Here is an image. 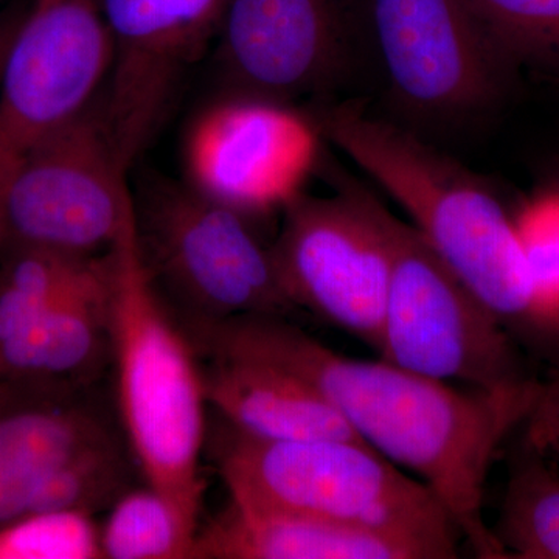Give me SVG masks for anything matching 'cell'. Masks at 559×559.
Returning <instances> with one entry per match:
<instances>
[{
	"mask_svg": "<svg viewBox=\"0 0 559 559\" xmlns=\"http://www.w3.org/2000/svg\"><path fill=\"white\" fill-rule=\"evenodd\" d=\"M183 330L200 355L260 360L310 385L367 447L436 492L477 558H509L485 522V488L500 448L524 425L540 381L503 392L457 389L381 358H347L274 316Z\"/></svg>",
	"mask_w": 559,
	"mask_h": 559,
	"instance_id": "cell-1",
	"label": "cell"
},
{
	"mask_svg": "<svg viewBox=\"0 0 559 559\" xmlns=\"http://www.w3.org/2000/svg\"><path fill=\"white\" fill-rule=\"evenodd\" d=\"M310 116L322 139L409 215L518 344L559 369V320L540 304L514 218L485 180L414 131L371 116L359 102L319 103Z\"/></svg>",
	"mask_w": 559,
	"mask_h": 559,
	"instance_id": "cell-2",
	"label": "cell"
},
{
	"mask_svg": "<svg viewBox=\"0 0 559 559\" xmlns=\"http://www.w3.org/2000/svg\"><path fill=\"white\" fill-rule=\"evenodd\" d=\"M110 259V342L127 443L146 484L164 492L198 532L207 440L204 373L193 342L143 263L134 200Z\"/></svg>",
	"mask_w": 559,
	"mask_h": 559,
	"instance_id": "cell-3",
	"label": "cell"
},
{
	"mask_svg": "<svg viewBox=\"0 0 559 559\" xmlns=\"http://www.w3.org/2000/svg\"><path fill=\"white\" fill-rule=\"evenodd\" d=\"M213 429V462L234 502L414 540L432 559L459 557V530L436 492L367 444L257 439L224 419Z\"/></svg>",
	"mask_w": 559,
	"mask_h": 559,
	"instance_id": "cell-4",
	"label": "cell"
},
{
	"mask_svg": "<svg viewBox=\"0 0 559 559\" xmlns=\"http://www.w3.org/2000/svg\"><path fill=\"white\" fill-rule=\"evenodd\" d=\"M134 200L135 235L154 285L180 325L297 312L252 219L194 190L151 179Z\"/></svg>",
	"mask_w": 559,
	"mask_h": 559,
	"instance_id": "cell-5",
	"label": "cell"
},
{
	"mask_svg": "<svg viewBox=\"0 0 559 559\" xmlns=\"http://www.w3.org/2000/svg\"><path fill=\"white\" fill-rule=\"evenodd\" d=\"M370 61L401 127L450 130L496 116L522 73L466 0H364Z\"/></svg>",
	"mask_w": 559,
	"mask_h": 559,
	"instance_id": "cell-6",
	"label": "cell"
},
{
	"mask_svg": "<svg viewBox=\"0 0 559 559\" xmlns=\"http://www.w3.org/2000/svg\"><path fill=\"white\" fill-rule=\"evenodd\" d=\"M390 277L380 358L447 384L503 392L527 388L525 349L444 264L412 224L385 210Z\"/></svg>",
	"mask_w": 559,
	"mask_h": 559,
	"instance_id": "cell-7",
	"label": "cell"
},
{
	"mask_svg": "<svg viewBox=\"0 0 559 559\" xmlns=\"http://www.w3.org/2000/svg\"><path fill=\"white\" fill-rule=\"evenodd\" d=\"M330 178L336 194L304 191L283 210L271 245L275 270L297 310L378 352L392 277L388 207L347 173Z\"/></svg>",
	"mask_w": 559,
	"mask_h": 559,
	"instance_id": "cell-8",
	"label": "cell"
},
{
	"mask_svg": "<svg viewBox=\"0 0 559 559\" xmlns=\"http://www.w3.org/2000/svg\"><path fill=\"white\" fill-rule=\"evenodd\" d=\"M212 53L224 97L336 102L371 64L364 0H229Z\"/></svg>",
	"mask_w": 559,
	"mask_h": 559,
	"instance_id": "cell-9",
	"label": "cell"
},
{
	"mask_svg": "<svg viewBox=\"0 0 559 559\" xmlns=\"http://www.w3.org/2000/svg\"><path fill=\"white\" fill-rule=\"evenodd\" d=\"M103 90L24 165L0 210V255L109 252L132 202Z\"/></svg>",
	"mask_w": 559,
	"mask_h": 559,
	"instance_id": "cell-10",
	"label": "cell"
},
{
	"mask_svg": "<svg viewBox=\"0 0 559 559\" xmlns=\"http://www.w3.org/2000/svg\"><path fill=\"white\" fill-rule=\"evenodd\" d=\"M109 40L98 0H31L0 75V210L11 183L98 94Z\"/></svg>",
	"mask_w": 559,
	"mask_h": 559,
	"instance_id": "cell-11",
	"label": "cell"
},
{
	"mask_svg": "<svg viewBox=\"0 0 559 559\" xmlns=\"http://www.w3.org/2000/svg\"><path fill=\"white\" fill-rule=\"evenodd\" d=\"M227 5L229 0H98L109 40L103 100L127 170L164 128L189 70L215 46Z\"/></svg>",
	"mask_w": 559,
	"mask_h": 559,
	"instance_id": "cell-12",
	"label": "cell"
},
{
	"mask_svg": "<svg viewBox=\"0 0 559 559\" xmlns=\"http://www.w3.org/2000/svg\"><path fill=\"white\" fill-rule=\"evenodd\" d=\"M320 140L310 112L296 106L223 95L191 124L187 182L253 223L282 215L304 193Z\"/></svg>",
	"mask_w": 559,
	"mask_h": 559,
	"instance_id": "cell-13",
	"label": "cell"
},
{
	"mask_svg": "<svg viewBox=\"0 0 559 559\" xmlns=\"http://www.w3.org/2000/svg\"><path fill=\"white\" fill-rule=\"evenodd\" d=\"M194 559H432L414 540L230 500L198 528Z\"/></svg>",
	"mask_w": 559,
	"mask_h": 559,
	"instance_id": "cell-14",
	"label": "cell"
},
{
	"mask_svg": "<svg viewBox=\"0 0 559 559\" xmlns=\"http://www.w3.org/2000/svg\"><path fill=\"white\" fill-rule=\"evenodd\" d=\"M209 358L202 367L207 403L231 428L272 441L364 443L329 401L288 371L237 356Z\"/></svg>",
	"mask_w": 559,
	"mask_h": 559,
	"instance_id": "cell-15",
	"label": "cell"
},
{
	"mask_svg": "<svg viewBox=\"0 0 559 559\" xmlns=\"http://www.w3.org/2000/svg\"><path fill=\"white\" fill-rule=\"evenodd\" d=\"M110 250L80 283L24 330L0 345V370L66 385H86L110 342Z\"/></svg>",
	"mask_w": 559,
	"mask_h": 559,
	"instance_id": "cell-16",
	"label": "cell"
},
{
	"mask_svg": "<svg viewBox=\"0 0 559 559\" xmlns=\"http://www.w3.org/2000/svg\"><path fill=\"white\" fill-rule=\"evenodd\" d=\"M116 436L90 401L68 400L0 417V528L25 516L51 474Z\"/></svg>",
	"mask_w": 559,
	"mask_h": 559,
	"instance_id": "cell-17",
	"label": "cell"
},
{
	"mask_svg": "<svg viewBox=\"0 0 559 559\" xmlns=\"http://www.w3.org/2000/svg\"><path fill=\"white\" fill-rule=\"evenodd\" d=\"M528 440L514 452L498 525L509 558L559 559V468Z\"/></svg>",
	"mask_w": 559,
	"mask_h": 559,
	"instance_id": "cell-18",
	"label": "cell"
},
{
	"mask_svg": "<svg viewBox=\"0 0 559 559\" xmlns=\"http://www.w3.org/2000/svg\"><path fill=\"white\" fill-rule=\"evenodd\" d=\"M197 533L164 492L146 484L110 507L100 530L102 558L189 559Z\"/></svg>",
	"mask_w": 559,
	"mask_h": 559,
	"instance_id": "cell-19",
	"label": "cell"
},
{
	"mask_svg": "<svg viewBox=\"0 0 559 559\" xmlns=\"http://www.w3.org/2000/svg\"><path fill=\"white\" fill-rule=\"evenodd\" d=\"M103 255L76 257L47 249H13L2 253L0 345L60 300L90 274Z\"/></svg>",
	"mask_w": 559,
	"mask_h": 559,
	"instance_id": "cell-20",
	"label": "cell"
},
{
	"mask_svg": "<svg viewBox=\"0 0 559 559\" xmlns=\"http://www.w3.org/2000/svg\"><path fill=\"white\" fill-rule=\"evenodd\" d=\"M521 73L559 87V0H466Z\"/></svg>",
	"mask_w": 559,
	"mask_h": 559,
	"instance_id": "cell-21",
	"label": "cell"
},
{
	"mask_svg": "<svg viewBox=\"0 0 559 559\" xmlns=\"http://www.w3.org/2000/svg\"><path fill=\"white\" fill-rule=\"evenodd\" d=\"M131 460L117 436L98 441L73 455L44 481L28 513L40 511H95L112 503L131 488ZM27 513V514H28Z\"/></svg>",
	"mask_w": 559,
	"mask_h": 559,
	"instance_id": "cell-22",
	"label": "cell"
},
{
	"mask_svg": "<svg viewBox=\"0 0 559 559\" xmlns=\"http://www.w3.org/2000/svg\"><path fill=\"white\" fill-rule=\"evenodd\" d=\"M102 558L92 514L61 510L28 513L0 528V559Z\"/></svg>",
	"mask_w": 559,
	"mask_h": 559,
	"instance_id": "cell-23",
	"label": "cell"
},
{
	"mask_svg": "<svg viewBox=\"0 0 559 559\" xmlns=\"http://www.w3.org/2000/svg\"><path fill=\"white\" fill-rule=\"evenodd\" d=\"M514 226L538 299L559 320V191L525 204Z\"/></svg>",
	"mask_w": 559,
	"mask_h": 559,
	"instance_id": "cell-24",
	"label": "cell"
},
{
	"mask_svg": "<svg viewBox=\"0 0 559 559\" xmlns=\"http://www.w3.org/2000/svg\"><path fill=\"white\" fill-rule=\"evenodd\" d=\"M522 426L525 440L559 465V370H551L549 380L540 381L538 395Z\"/></svg>",
	"mask_w": 559,
	"mask_h": 559,
	"instance_id": "cell-25",
	"label": "cell"
},
{
	"mask_svg": "<svg viewBox=\"0 0 559 559\" xmlns=\"http://www.w3.org/2000/svg\"><path fill=\"white\" fill-rule=\"evenodd\" d=\"M27 7V0H21V2L11 3L5 10L0 11V75H2L7 55H9L11 44H13Z\"/></svg>",
	"mask_w": 559,
	"mask_h": 559,
	"instance_id": "cell-26",
	"label": "cell"
}]
</instances>
